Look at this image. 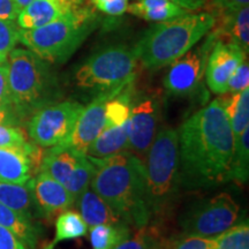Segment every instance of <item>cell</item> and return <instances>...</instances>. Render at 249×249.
I'll return each instance as SVG.
<instances>
[{"mask_svg":"<svg viewBox=\"0 0 249 249\" xmlns=\"http://www.w3.org/2000/svg\"><path fill=\"white\" fill-rule=\"evenodd\" d=\"M234 140L220 97L183 121L178 132L181 187L210 188L231 180Z\"/></svg>","mask_w":249,"mask_h":249,"instance_id":"1","label":"cell"},{"mask_svg":"<svg viewBox=\"0 0 249 249\" xmlns=\"http://www.w3.org/2000/svg\"><path fill=\"white\" fill-rule=\"evenodd\" d=\"M88 157L96 166L90 182L92 191L129 226L136 230L148 226L151 213L142 161L128 150L102 160Z\"/></svg>","mask_w":249,"mask_h":249,"instance_id":"2","label":"cell"},{"mask_svg":"<svg viewBox=\"0 0 249 249\" xmlns=\"http://www.w3.org/2000/svg\"><path fill=\"white\" fill-rule=\"evenodd\" d=\"M214 24L216 18L210 13H186L158 22L143 35L133 51L143 67L160 70L194 48Z\"/></svg>","mask_w":249,"mask_h":249,"instance_id":"3","label":"cell"},{"mask_svg":"<svg viewBox=\"0 0 249 249\" xmlns=\"http://www.w3.org/2000/svg\"><path fill=\"white\" fill-rule=\"evenodd\" d=\"M7 66L12 103L24 120L60 99V87L49 62L30 50L14 49Z\"/></svg>","mask_w":249,"mask_h":249,"instance_id":"4","label":"cell"},{"mask_svg":"<svg viewBox=\"0 0 249 249\" xmlns=\"http://www.w3.org/2000/svg\"><path fill=\"white\" fill-rule=\"evenodd\" d=\"M142 163L151 218L161 220L172 211L181 188L178 132L171 127L158 130Z\"/></svg>","mask_w":249,"mask_h":249,"instance_id":"5","label":"cell"},{"mask_svg":"<svg viewBox=\"0 0 249 249\" xmlns=\"http://www.w3.org/2000/svg\"><path fill=\"white\" fill-rule=\"evenodd\" d=\"M97 15L88 8H77L53 22L36 29H20L18 42L43 60L65 62L80 48L97 26Z\"/></svg>","mask_w":249,"mask_h":249,"instance_id":"6","label":"cell"},{"mask_svg":"<svg viewBox=\"0 0 249 249\" xmlns=\"http://www.w3.org/2000/svg\"><path fill=\"white\" fill-rule=\"evenodd\" d=\"M138 66L139 60L133 50L123 45L112 46L87 59L74 79L81 89L107 92L132 85Z\"/></svg>","mask_w":249,"mask_h":249,"instance_id":"7","label":"cell"},{"mask_svg":"<svg viewBox=\"0 0 249 249\" xmlns=\"http://www.w3.org/2000/svg\"><path fill=\"white\" fill-rule=\"evenodd\" d=\"M240 208L227 193L189 205L179 218L182 234L214 238L234 226Z\"/></svg>","mask_w":249,"mask_h":249,"instance_id":"8","label":"cell"},{"mask_svg":"<svg viewBox=\"0 0 249 249\" xmlns=\"http://www.w3.org/2000/svg\"><path fill=\"white\" fill-rule=\"evenodd\" d=\"M83 105L74 101L57 102L37 110L28 121V133L34 144L52 148L70 138Z\"/></svg>","mask_w":249,"mask_h":249,"instance_id":"9","label":"cell"},{"mask_svg":"<svg viewBox=\"0 0 249 249\" xmlns=\"http://www.w3.org/2000/svg\"><path fill=\"white\" fill-rule=\"evenodd\" d=\"M214 38L217 36L213 33L201 48L191 49L171 64L164 79V87L167 92L178 97H185L197 90L205 73L208 53Z\"/></svg>","mask_w":249,"mask_h":249,"instance_id":"10","label":"cell"},{"mask_svg":"<svg viewBox=\"0 0 249 249\" xmlns=\"http://www.w3.org/2000/svg\"><path fill=\"white\" fill-rule=\"evenodd\" d=\"M160 120V104L155 97L132 99L128 119V151L144 160L157 135Z\"/></svg>","mask_w":249,"mask_h":249,"instance_id":"11","label":"cell"},{"mask_svg":"<svg viewBox=\"0 0 249 249\" xmlns=\"http://www.w3.org/2000/svg\"><path fill=\"white\" fill-rule=\"evenodd\" d=\"M124 89L97 93L88 107H83L70 138L60 144L86 154L89 145L105 128V107L107 101L117 96Z\"/></svg>","mask_w":249,"mask_h":249,"instance_id":"12","label":"cell"},{"mask_svg":"<svg viewBox=\"0 0 249 249\" xmlns=\"http://www.w3.org/2000/svg\"><path fill=\"white\" fill-rule=\"evenodd\" d=\"M245 51L231 40L218 39L208 58L205 77L210 90L218 95L227 92L230 77L246 59Z\"/></svg>","mask_w":249,"mask_h":249,"instance_id":"13","label":"cell"},{"mask_svg":"<svg viewBox=\"0 0 249 249\" xmlns=\"http://www.w3.org/2000/svg\"><path fill=\"white\" fill-rule=\"evenodd\" d=\"M28 182L40 218L51 219L75 203L66 187L44 172H38Z\"/></svg>","mask_w":249,"mask_h":249,"instance_id":"14","label":"cell"},{"mask_svg":"<svg viewBox=\"0 0 249 249\" xmlns=\"http://www.w3.org/2000/svg\"><path fill=\"white\" fill-rule=\"evenodd\" d=\"M82 0H33L18 15L20 29H36L80 8Z\"/></svg>","mask_w":249,"mask_h":249,"instance_id":"15","label":"cell"},{"mask_svg":"<svg viewBox=\"0 0 249 249\" xmlns=\"http://www.w3.org/2000/svg\"><path fill=\"white\" fill-rule=\"evenodd\" d=\"M43 154L39 149L21 150L14 148H0V181L26 183L33 178V171L38 169Z\"/></svg>","mask_w":249,"mask_h":249,"instance_id":"16","label":"cell"},{"mask_svg":"<svg viewBox=\"0 0 249 249\" xmlns=\"http://www.w3.org/2000/svg\"><path fill=\"white\" fill-rule=\"evenodd\" d=\"M49 149L50 150L43 155L38 172L49 174L51 178L65 185L68 177L75 170L86 154L61 144Z\"/></svg>","mask_w":249,"mask_h":249,"instance_id":"17","label":"cell"},{"mask_svg":"<svg viewBox=\"0 0 249 249\" xmlns=\"http://www.w3.org/2000/svg\"><path fill=\"white\" fill-rule=\"evenodd\" d=\"M28 181L26 183L0 181V203L27 219L35 220L40 216Z\"/></svg>","mask_w":249,"mask_h":249,"instance_id":"18","label":"cell"},{"mask_svg":"<svg viewBox=\"0 0 249 249\" xmlns=\"http://www.w3.org/2000/svg\"><path fill=\"white\" fill-rule=\"evenodd\" d=\"M124 150H128V121L120 126H111L103 129L87 149L86 155L102 160Z\"/></svg>","mask_w":249,"mask_h":249,"instance_id":"19","label":"cell"},{"mask_svg":"<svg viewBox=\"0 0 249 249\" xmlns=\"http://www.w3.org/2000/svg\"><path fill=\"white\" fill-rule=\"evenodd\" d=\"M76 205L80 210V216L87 227H92L99 224H118L123 220L117 216L105 201L96 194L92 189H86L76 198Z\"/></svg>","mask_w":249,"mask_h":249,"instance_id":"20","label":"cell"},{"mask_svg":"<svg viewBox=\"0 0 249 249\" xmlns=\"http://www.w3.org/2000/svg\"><path fill=\"white\" fill-rule=\"evenodd\" d=\"M0 226L13 233L28 249H36L42 229L34 220L27 219L9 208L0 203Z\"/></svg>","mask_w":249,"mask_h":249,"instance_id":"21","label":"cell"},{"mask_svg":"<svg viewBox=\"0 0 249 249\" xmlns=\"http://www.w3.org/2000/svg\"><path fill=\"white\" fill-rule=\"evenodd\" d=\"M127 12L143 20L154 22H164L186 13H191L170 0H138L128 5Z\"/></svg>","mask_w":249,"mask_h":249,"instance_id":"22","label":"cell"},{"mask_svg":"<svg viewBox=\"0 0 249 249\" xmlns=\"http://www.w3.org/2000/svg\"><path fill=\"white\" fill-rule=\"evenodd\" d=\"M224 11H226V13L220 29L224 35L229 37V40L240 46L247 54L249 50V7L244 6Z\"/></svg>","mask_w":249,"mask_h":249,"instance_id":"23","label":"cell"},{"mask_svg":"<svg viewBox=\"0 0 249 249\" xmlns=\"http://www.w3.org/2000/svg\"><path fill=\"white\" fill-rule=\"evenodd\" d=\"M226 93L230 95H224L220 98L235 138L249 127V88Z\"/></svg>","mask_w":249,"mask_h":249,"instance_id":"24","label":"cell"},{"mask_svg":"<svg viewBox=\"0 0 249 249\" xmlns=\"http://www.w3.org/2000/svg\"><path fill=\"white\" fill-rule=\"evenodd\" d=\"M130 236L128 224H99L90 227V242L92 249H113L121 241Z\"/></svg>","mask_w":249,"mask_h":249,"instance_id":"25","label":"cell"},{"mask_svg":"<svg viewBox=\"0 0 249 249\" xmlns=\"http://www.w3.org/2000/svg\"><path fill=\"white\" fill-rule=\"evenodd\" d=\"M87 234V225L83 222L79 213L73 210H66L59 213L55 220L54 239L45 249H54L59 242L71 239L80 238Z\"/></svg>","mask_w":249,"mask_h":249,"instance_id":"26","label":"cell"},{"mask_svg":"<svg viewBox=\"0 0 249 249\" xmlns=\"http://www.w3.org/2000/svg\"><path fill=\"white\" fill-rule=\"evenodd\" d=\"M249 176V127L235 136L230 179L245 183Z\"/></svg>","mask_w":249,"mask_h":249,"instance_id":"27","label":"cell"},{"mask_svg":"<svg viewBox=\"0 0 249 249\" xmlns=\"http://www.w3.org/2000/svg\"><path fill=\"white\" fill-rule=\"evenodd\" d=\"M157 249H216L217 241L214 238H203L197 235L182 234L177 238H161L155 233L152 244Z\"/></svg>","mask_w":249,"mask_h":249,"instance_id":"28","label":"cell"},{"mask_svg":"<svg viewBox=\"0 0 249 249\" xmlns=\"http://www.w3.org/2000/svg\"><path fill=\"white\" fill-rule=\"evenodd\" d=\"M127 86L123 91L107 101L105 107V128L111 126H120L128 121L132 107V91Z\"/></svg>","mask_w":249,"mask_h":249,"instance_id":"29","label":"cell"},{"mask_svg":"<svg viewBox=\"0 0 249 249\" xmlns=\"http://www.w3.org/2000/svg\"><path fill=\"white\" fill-rule=\"evenodd\" d=\"M95 171L96 166L93 165L92 161L89 160L88 156H83V158L81 160L79 165H77L75 170L71 173V176L68 177V179L64 185L67 188V191L71 193V195L73 196L74 200L76 201V198L79 197L86 189H88L93 174H95Z\"/></svg>","mask_w":249,"mask_h":249,"instance_id":"30","label":"cell"},{"mask_svg":"<svg viewBox=\"0 0 249 249\" xmlns=\"http://www.w3.org/2000/svg\"><path fill=\"white\" fill-rule=\"evenodd\" d=\"M216 249H249V226L247 223L232 226L216 238Z\"/></svg>","mask_w":249,"mask_h":249,"instance_id":"31","label":"cell"},{"mask_svg":"<svg viewBox=\"0 0 249 249\" xmlns=\"http://www.w3.org/2000/svg\"><path fill=\"white\" fill-rule=\"evenodd\" d=\"M0 148H14L31 151L36 148V144L28 142L23 130L18 126L0 124Z\"/></svg>","mask_w":249,"mask_h":249,"instance_id":"32","label":"cell"},{"mask_svg":"<svg viewBox=\"0 0 249 249\" xmlns=\"http://www.w3.org/2000/svg\"><path fill=\"white\" fill-rule=\"evenodd\" d=\"M20 37V28L15 21L0 18V64L7 61L9 53L15 49Z\"/></svg>","mask_w":249,"mask_h":249,"instance_id":"33","label":"cell"},{"mask_svg":"<svg viewBox=\"0 0 249 249\" xmlns=\"http://www.w3.org/2000/svg\"><path fill=\"white\" fill-rule=\"evenodd\" d=\"M152 242V231L147 226L138 229L133 236H128L113 249H148Z\"/></svg>","mask_w":249,"mask_h":249,"instance_id":"34","label":"cell"},{"mask_svg":"<svg viewBox=\"0 0 249 249\" xmlns=\"http://www.w3.org/2000/svg\"><path fill=\"white\" fill-rule=\"evenodd\" d=\"M249 88V66L244 61L234 71L227 83V92H239Z\"/></svg>","mask_w":249,"mask_h":249,"instance_id":"35","label":"cell"},{"mask_svg":"<svg viewBox=\"0 0 249 249\" xmlns=\"http://www.w3.org/2000/svg\"><path fill=\"white\" fill-rule=\"evenodd\" d=\"M91 1L98 11L111 17L124 14L128 7V0H91Z\"/></svg>","mask_w":249,"mask_h":249,"instance_id":"36","label":"cell"},{"mask_svg":"<svg viewBox=\"0 0 249 249\" xmlns=\"http://www.w3.org/2000/svg\"><path fill=\"white\" fill-rule=\"evenodd\" d=\"M24 121L14 105L0 104V124H12V126H20Z\"/></svg>","mask_w":249,"mask_h":249,"instance_id":"37","label":"cell"},{"mask_svg":"<svg viewBox=\"0 0 249 249\" xmlns=\"http://www.w3.org/2000/svg\"><path fill=\"white\" fill-rule=\"evenodd\" d=\"M0 104H12V95L8 83L7 61L0 64Z\"/></svg>","mask_w":249,"mask_h":249,"instance_id":"38","label":"cell"},{"mask_svg":"<svg viewBox=\"0 0 249 249\" xmlns=\"http://www.w3.org/2000/svg\"><path fill=\"white\" fill-rule=\"evenodd\" d=\"M0 249H28L22 242L5 227L0 226Z\"/></svg>","mask_w":249,"mask_h":249,"instance_id":"39","label":"cell"},{"mask_svg":"<svg viewBox=\"0 0 249 249\" xmlns=\"http://www.w3.org/2000/svg\"><path fill=\"white\" fill-rule=\"evenodd\" d=\"M21 9L13 0H0V18L2 20L17 21Z\"/></svg>","mask_w":249,"mask_h":249,"instance_id":"40","label":"cell"},{"mask_svg":"<svg viewBox=\"0 0 249 249\" xmlns=\"http://www.w3.org/2000/svg\"><path fill=\"white\" fill-rule=\"evenodd\" d=\"M170 1H173L174 4L179 5L180 7L187 9L188 12H194L203 8L207 4V0H170Z\"/></svg>","mask_w":249,"mask_h":249,"instance_id":"41","label":"cell"},{"mask_svg":"<svg viewBox=\"0 0 249 249\" xmlns=\"http://www.w3.org/2000/svg\"><path fill=\"white\" fill-rule=\"evenodd\" d=\"M222 9H235L248 6L249 0H214Z\"/></svg>","mask_w":249,"mask_h":249,"instance_id":"42","label":"cell"},{"mask_svg":"<svg viewBox=\"0 0 249 249\" xmlns=\"http://www.w3.org/2000/svg\"><path fill=\"white\" fill-rule=\"evenodd\" d=\"M13 1L18 6V8H20L21 11H22V9L24 7H27V6L29 5L31 1H33V0H13Z\"/></svg>","mask_w":249,"mask_h":249,"instance_id":"43","label":"cell"},{"mask_svg":"<svg viewBox=\"0 0 249 249\" xmlns=\"http://www.w3.org/2000/svg\"><path fill=\"white\" fill-rule=\"evenodd\" d=\"M148 249H157L156 247H154V246H150V247H149Z\"/></svg>","mask_w":249,"mask_h":249,"instance_id":"44","label":"cell"}]
</instances>
